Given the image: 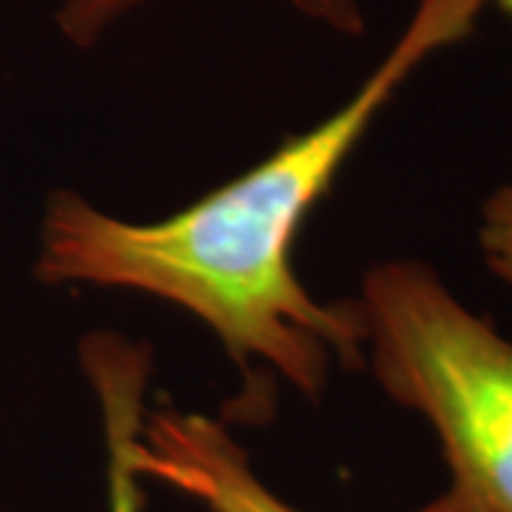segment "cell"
Segmentation results:
<instances>
[{
  "label": "cell",
  "mask_w": 512,
  "mask_h": 512,
  "mask_svg": "<svg viewBox=\"0 0 512 512\" xmlns=\"http://www.w3.org/2000/svg\"><path fill=\"white\" fill-rule=\"evenodd\" d=\"M484 0H416V9L348 103L274 154L160 222L109 217L74 191H55L40 228L35 276L46 285L126 288L180 305L217 333L251 379L271 365L308 399L330 365L362 367L356 299L325 305L293 268L302 225L404 80L473 32Z\"/></svg>",
  "instance_id": "1"
},
{
  "label": "cell",
  "mask_w": 512,
  "mask_h": 512,
  "mask_svg": "<svg viewBox=\"0 0 512 512\" xmlns=\"http://www.w3.org/2000/svg\"><path fill=\"white\" fill-rule=\"evenodd\" d=\"M356 308L373 376L439 439L456 512H512V339L416 259L370 268Z\"/></svg>",
  "instance_id": "2"
},
{
  "label": "cell",
  "mask_w": 512,
  "mask_h": 512,
  "mask_svg": "<svg viewBox=\"0 0 512 512\" xmlns=\"http://www.w3.org/2000/svg\"><path fill=\"white\" fill-rule=\"evenodd\" d=\"M137 478H151L208 512H299L256 476L248 453L220 421L165 407L146 413L128 444ZM416 512H456L444 493Z\"/></svg>",
  "instance_id": "3"
},
{
  "label": "cell",
  "mask_w": 512,
  "mask_h": 512,
  "mask_svg": "<svg viewBox=\"0 0 512 512\" xmlns=\"http://www.w3.org/2000/svg\"><path fill=\"white\" fill-rule=\"evenodd\" d=\"M80 362L103 413L109 512H143L140 478L128 464V444L146 421V384L151 353L117 333H89L80 342Z\"/></svg>",
  "instance_id": "4"
},
{
  "label": "cell",
  "mask_w": 512,
  "mask_h": 512,
  "mask_svg": "<svg viewBox=\"0 0 512 512\" xmlns=\"http://www.w3.org/2000/svg\"><path fill=\"white\" fill-rule=\"evenodd\" d=\"M146 0H63L57 9V29L77 49H89ZM299 15L345 37L365 32V12L359 0H285Z\"/></svg>",
  "instance_id": "5"
},
{
  "label": "cell",
  "mask_w": 512,
  "mask_h": 512,
  "mask_svg": "<svg viewBox=\"0 0 512 512\" xmlns=\"http://www.w3.org/2000/svg\"><path fill=\"white\" fill-rule=\"evenodd\" d=\"M478 242L490 271L512 285V183L501 185L481 208Z\"/></svg>",
  "instance_id": "6"
},
{
  "label": "cell",
  "mask_w": 512,
  "mask_h": 512,
  "mask_svg": "<svg viewBox=\"0 0 512 512\" xmlns=\"http://www.w3.org/2000/svg\"><path fill=\"white\" fill-rule=\"evenodd\" d=\"M487 6H495V9H501L504 15H510L512 18V0H484Z\"/></svg>",
  "instance_id": "7"
}]
</instances>
